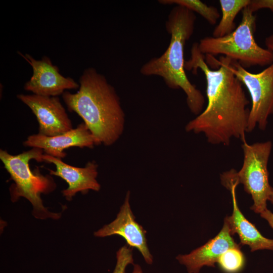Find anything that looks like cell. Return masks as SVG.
<instances>
[{"label": "cell", "instance_id": "obj_21", "mask_svg": "<svg viewBox=\"0 0 273 273\" xmlns=\"http://www.w3.org/2000/svg\"><path fill=\"white\" fill-rule=\"evenodd\" d=\"M265 44L267 49L273 52V34L266 37Z\"/></svg>", "mask_w": 273, "mask_h": 273}, {"label": "cell", "instance_id": "obj_2", "mask_svg": "<svg viewBox=\"0 0 273 273\" xmlns=\"http://www.w3.org/2000/svg\"><path fill=\"white\" fill-rule=\"evenodd\" d=\"M79 84L76 93L66 90L62 95L68 110L83 119L96 145H112L122 134L125 124V114L114 87L93 67L83 71Z\"/></svg>", "mask_w": 273, "mask_h": 273}, {"label": "cell", "instance_id": "obj_10", "mask_svg": "<svg viewBox=\"0 0 273 273\" xmlns=\"http://www.w3.org/2000/svg\"><path fill=\"white\" fill-rule=\"evenodd\" d=\"M128 191L116 218L94 233L95 236L104 238L118 235L122 237L130 247L136 248L148 264L153 262V257L149 249L146 231L135 220L129 203Z\"/></svg>", "mask_w": 273, "mask_h": 273}, {"label": "cell", "instance_id": "obj_20", "mask_svg": "<svg viewBox=\"0 0 273 273\" xmlns=\"http://www.w3.org/2000/svg\"><path fill=\"white\" fill-rule=\"evenodd\" d=\"M260 214L262 218L268 222L270 227L273 229V213L267 208Z\"/></svg>", "mask_w": 273, "mask_h": 273}, {"label": "cell", "instance_id": "obj_7", "mask_svg": "<svg viewBox=\"0 0 273 273\" xmlns=\"http://www.w3.org/2000/svg\"><path fill=\"white\" fill-rule=\"evenodd\" d=\"M230 69L246 86L251 97L247 132L256 127L265 130L268 117L273 114V63L259 73H252L232 60Z\"/></svg>", "mask_w": 273, "mask_h": 273}, {"label": "cell", "instance_id": "obj_9", "mask_svg": "<svg viewBox=\"0 0 273 273\" xmlns=\"http://www.w3.org/2000/svg\"><path fill=\"white\" fill-rule=\"evenodd\" d=\"M17 98L35 116L39 124L38 133L53 136L73 129L71 121L58 97L21 94Z\"/></svg>", "mask_w": 273, "mask_h": 273}, {"label": "cell", "instance_id": "obj_1", "mask_svg": "<svg viewBox=\"0 0 273 273\" xmlns=\"http://www.w3.org/2000/svg\"><path fill=\"white\" fill-rule=\"evenodd\" d=\"M206 56L194 42L185 70L197 74L200 69L206 81V108L186 125L187 132L203 133L208 143L228 146L232 139L246 141L250 109L243 84L230 69L232 59Z\"/></svg>", "mask_w": 273, "mask_h": 273}, {"label": "cell", "instance_id": "obj_11", "mask_svg": "<svg viewBox=\"0 0 273 273\" xmlns=\"http://www.w3.org/2000/svg\"><path fill=\"white\" fill-rule=\"evenodd\" d=\"M42 158L43 162L53 163L56 167L55 170L49 169L50 175L60 177L67 183L68 188L62 193L68 201L78 192L86 194L89 190L100 191L101 186L97 179L98 165L95 161L88 162L84 167H77L47 154H43Z\"/></svg>", "mask_w": 273, "mask_h": 273}, {"label": "cell", "instance_id": "obj_22", "mask_svg": "<svg viewBox=\"0 0 273 273\" xmlns=\"http://www.w3.org/2000/svg\"><path fill=\"white\" fill-rule=\"evenodd\" d=\"M132 273H143L142 269L139 264H134Z\"/></svg>", "mask_w": 273, "mask_h": 273}, {"label": "cell", "instance_id": "obj_5", "mask_svg": "<svg viewBox=\"0 0 273 273\" xmlns=\"http://www.w3.org/2000/svg\"><path fill=\"white\" fill-rule=\"evenodd\" d=\"M247 6L242 10L240 23L231 33L221 37H206L199 43L206 56L222 55L238 62L246 69L273 63V52L259 46L254 38L256 15Z\"/></svg>", "mask_w": 273, "mask_h": 273}, {"label": "cell", "instance_id": "obj_6", "mask_svg": "<svg viewBox=\"0 0 273 273\" xmlns=\"http://www.w3.org/2000/svg\"><path fill=\"white\" fill-rule=\"evenodd\" d=\"M272 146L270 141L252 144L243 142L244 159L240 170L237 171L232 169L220 175L223 186L231 183L243 185L253 201L250 209L256 213L260 214L267 209V201L271 192L267 165Z\"/></svg>", "mask_w": 273, "mask_h": 273}, {"label": "cell", "instance_id": "obj_19", "mask_svg": "<svg viewBox=\"0 0 273 273\" xmlns=\"http://www.w3.org/2000/svg\"><path fill=\"white\" fill-rule=\"evenodd\" d=\"M248 6L253 12L261 9H268L273 13V0H251Z\"/></svg>", "mask_w": 273, "mask_h": 273}, {"label": "cell", "instance_id": "obj_8", "mask_svg": "<svg viewBox=\"0 0 273 273\" xmlns=\"http://www.w3.org/2000/svg\"><path fill=\"white\" fill-rule=\"evenodd\" d=\"M18 53L31 66L33 70L32 76L24 85L25 90L35 95L58 97L67 90L79 88V84L72 78L62 75L49 57L44 56L40 60H36L29 54Z\"/></svg>", "mask_w": 273, "mask_h": 273}, {"label": "cell", "instance_id": "obj_3", "mask_svg": "<svg viewBox=\"0 0 273 273\" xmlns=\"http://www.w3.org/2000/svg\"><path fill=\"white\" fill-rule=\"evenodd\" d=\"M196 19L192 11L181 6L174 7L165 23L166 30L170 35L167 49L160 57L153 58L144 64L140 72L145 76H160L168 87L181 89L187 96L191 112L198 115L203 111L205 98L187 77L184 60L185 46L193 35Z\"/></svg>", "mask_w": 273, "mask_h": 273}, {"label": "cell", "instance_id": "obj_15", "mask_svg": "<svg viewBox=\"0 0 273 273\" xmlns=\"http://www.w3.org/2000/svg\"><path fill=\"white\" fill-rule=\"evenodd\" d=\"M251 0H219L222 17L214 29L212 37H221L232 32L236 28L235 19L238 14L248 6Z\"/></svg>", "mask_w": 273, "mask_h": 273}, {"label": "cell", "instance_id": "obj_18", "mask_svg": "<svg viewBox=\"0 0 273 273\" xmlns=\"http://www.w3.org/2000/svg\"><path fill=\"white\" fill-rule=\"evenodd\" d=\"M127 245L121 247L116 252V262L112 273H126L127 266L133 263L132 250Z\"/></svg>", "mask_w": 273, "mask_h": 273}, {"label": "cell", "instance_id": "obj_16", "mask_svg": "<svg viewBox=\"0 0 273 273\" xmlns=\"http://www.w3.org/2000/svg\"><path fill=\"white\" fill-rule=\"evenodd\" d=\"M159 2L165 5L183 6L200 15L211 25L215 24L220 18V13L216 7L208 6L199 0H161Z\"/></svg>", "mask_w": 273, "mask_h": 273}, {"label": "cell", "instance_id": "obj_12", "mask_svg": "<svg viewBox=\"0 0 273 273\" xmlns=\"http://www.w3.org/2000/svg\"><path fill=\"white\" fill-rule=\"evenodd\" d=\"M23 145L41 149L45 154L62 159L66 155L65 149L72 147L93 148L96 142L85 123H81L75 128L55 136H48L39 133L30 135Z\"/></svg>", "mask_w": 273, "mask_h": 273}, {"label": "cell", "instance_id": "obj_14", "mask_svg": "<svg viewBox=\"0 0 273 273\" xmlns=\"http://www.w3.org/2000/svg\"><path fill=\"white\" fill-rule=\"evenodd\" d=\"M238 185L236 183H231L225 187L231 191L233 204L232 215L224 219L228 223L232 235L237 234L241 243L248 245L252 252L263 249L273 251V239L263 237L239 209L236 196V188Z\"/></svg>", "mask_w": 273, "mask_h": 273}, {"label": "cell", "instance_id": "obj_23", "mask_svg": "<svg viewBox=\"0 0 273 273\" xmlns=\"http://www.w3.org/2000/svg\"><path fill=\"white\" fill-rule=\"evenodd\" d=\"M268 201L273 204V188H272L271 193L268 198Z\"/></svg>", "mask_w": 273, "mask_h": 273}, {"label": "cell", "instance_id": "obj_13", "mask_svg": "<svg viewBox=\"0 0 273 273\" xmlns=\"http://www.w3.org/2000/svg\"><path fill=\"white\" fill-rule=\"evenodd\" d=\"M240 248L234 241L227 221L220 232L204 245L188 254L178 255L176 259L186 267L189 273H199L204 266L214 267L220 256L230 249Z\"/></svg>", "mask_w": 273, "mask_h": 273}, {"label": "cell", "instance_id": "obj_17", "mask_svg": "<svg viewBox=\"0 0 273 273\" xmlns=\"http://www.w3.org/2000/svg\"><path fill=\"white\" fill-rule=\"evenodd\" d=\"M245 257L240 248L230 249L219 258L217 263L224 273H238L245 265Z\"/></svg>", "mask_w": 273, "mask_h": 273}, {"label": "cell", "instance_id": "obj_4", "mask_svg": "<svg viewBox=\"0 0 273 273\" xmlns=\"http://www.w3.org/2000/svg\"><path fill=\"white\" fill-rule=\"evenodd\" d=\"M43 153L41 149L32 148L28 151L13 155L1 149L0 159L14 181L10 189L12 201L15 202L21 197L25 198L32 205V215L35 218L58 219L61 217L62 213L50 211L44 207L40 197L41 194H48L54 191L56 184L50 175H42L38 169L32 171L29 166L31 159L43 162Z\"/></svg>", "mask_w": 273, "mask_h": 273}]
</instances>
